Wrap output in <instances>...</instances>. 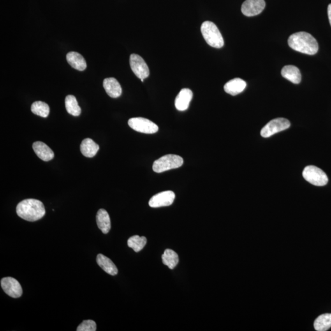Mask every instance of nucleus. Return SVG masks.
Instances as JSON below:
<instances>
[{"instance_id":"f257e3e1","label":"nucleus","mask_w":331,"mask_h":331,"mask_svg":"<svg viewBox=\"0 0 331 331\" xmlns=\"http://www.w3.org/2000/svg\"><path fill=\"white\" fill-rule=\"evenodd\" d=\"M289 47L297 52L313 55L318 50V44L316 39L307 32H300L294 33L289 37Z\"/></svg>"},{"instance_id":"f03ea898","label":"nucleus","mask_w":331,"mask_h":331,"mask_svg":"<svg viewBox=\"0 0 331 331\" xmlns=\"http://www.w3.org/2000/svg\"><path fill=\"white\" fill-rule=\"evenodd\" d=\"M16 212L20 218L28 221H36L46 214L45 205L41 201L27 199L18 204Z\"/></svg>"},{"instance_id":"7ed1b4c3","label":"nucleus","mask_w":331,"mask_h":331,"mask_svg":"<svg viewBox=\"0 0 331 331\" xmlns=\"http://www.w3.org/2000/svg\"><path fill=\"white\" fill-rule=\"evenodd\" d=\"M201 33L206 43L212 47L220 48L224 46V39L218 27L212 22L205 21L201 27Z\"/></svg>"},{"instance_id":"20e7f679","label":"nucleus","mask_w":331,"mask_h":331,"mask_svg":"<svg viewBox=\"0 0 331 331\" xmlns=\"http://www.w3.org/2000/svg\"><path fill=\"white\" fill-rule=\"evenodd\" d=\"M184 159L176 155H166L157 159L153 164V170L157 173H161L169 170L181 167Z\"/></svg>"},{"instance_id":"39448f33","label":"nucleus","mask_w":331,"mask_h":331,"mask_svg":"<svg viewBox=\"0 0 331 331\" xmlns=\"http://www.w3.org/2000/svg\"><path fill=\"white\" fill-rule=\"evenodd\" d=\"M305 180L315 186H325L328 182V177L321 169L315 166H307L302 173Z\"/></svg>"},{"instance_id":"423d86ee","label":"nucleus","mask_w":331,"mask_h":331,"mask_svg":"<svg viewBox=\"0 0 331 331\" xmlns=\"http://www.w3.org/2000/svg\"><path fill=\"white\" fill-rule=\"evenodd\" d=\"M288 120L284 118H277L266 124L261 131V135L263 138H269L279 132L285 130L290 127Z\"/></svg>"},{"instance_id":"0eeeda50","label":"nucleus","mask_w":331,"mask_h":331,"mask_svg":"<svg viewBox=\"0 0 331 331\" xmlns=\"http://www.w3.org/2000/svg\"><path fill=\"white\" fill-rule=\"evenodd\" d=\"M128 125L134 130L140 133L154 134L158 131V126L156 124L145 118H132L128 120Z\"/></svg>"},{"instance_id":"6e6552de","label":"nucleus","mask_w":331,"mask_h":331,"mask_svg":"<svg viewBox=\"0 0 331 331\" xmlns=\"http://www.w3.org/2000/svg\"><path fill=\"white\" fill-rule=\"evenodd\" d=\"M129 64L134 75L139 79H144L149 77L150 75L149 67L140 55L131 54L129 58Z\"/></svg>"},{"instance_id":"1a4fd4ad","label":"nucleus","mask_w":331,"mask_h":331,"mask_svg":"<svg viewBox=\"0 0 331 331\" xmlns=\"http://www.w3.org/2000/svg\"><path fill=\"white\" fill-rule=\"evenodd\" d=\"M1 288L11 297L18 298L22 295V288L19 282L13 277H5L1 279Z\"/></svg>"},{"instance_id":"9d476101","label":"nucleus","mask_w":331,"mask_h":331,"mask_svg":"<svg viewBox=\"0 0 331 331\" xmlns=\"http://www.w3.org/2000/svg\"><path fill=\"white\" fill-rule=\"evenodd\" d=\"M175 198V193L173 191H163L153 196L149 201V205L153 208L165 207L172 205Z\"/></svg>"},{"instance_id":"9b49d317","label":"nucleus","mask_w":331,"mask_h":331,"mask_svg":"<svg viewBox=\"0 0 331 331\" xmlns=\"http://www.w3.org/2000/svg\"><path fill=\"white\" fill-rule=\"evenodd\" d=\"M265 6V0H246L242 4L241 11L245 16L252 17L262 13Z\"/></svg>"},{"instance_id":"f8f14e48","label":"nucleus","mask_w":331,"mask_h":331,"mask_svg":"<svg viewBox=\"0 0 331 331\" xmlns=\"http://www.w3.org/2000/svg\"><path fill=\"white\" fill-rule=\"evenodd\" d=\"M193 98V92L189 89L181 90L175 98V106L178 110L184 111L189 108Z\"/></svg>"},{"instance_id":"ddd939ff","label":"nucleus","mask_w":331,"mask_h":331,"mask_svg":"<svg viewBox=\"0 0 331 331\" xmlns=\"http://www.w3.org/2000/svg\"><path fill=\"white\" fill-rule=\"evenodd\" d=\"M103 87L109 96L113 98H119L121 96L122 89L121 85L116 79L106 78L103 81Z\"/></svg>"},{"instance_id":"4468645a","label":"nucleus","mask_w":331,"mask_h":331,"mask_svg":"<svg viewBox=\"0 0 331 331\" xmlns=\"http://www.w3.org/2000/svg\"><path fill=\"white\" fill-rule=\"evenodd\" d=\"M33 149L37 156L44 161H50L54 158V153L52 150L41 141L34 142Z\"/></svg>"},{"instance_id":"2eb2a0df","label":"nucleus","mask_w":331,"mask_h":331,"mask_svg":"<svg viewBox=\"0 0 331 331\" xmlns=\"http://www.w3.org/2000/svg\"><path fill=\"white\" fill-rule=\"evenodd\" d=\"M247 84L242 79L235 78L228 81L224 86V90L227 94L236 96L242 93L246 88Z\"/></svg>"},{"instance_id":"dca6fc26","label":"nucleus","mask_w":331,"mask_h":331,"mask_svg":"<svg viewBox=\"0 0 331 331\" xmlns=\"http://www.w3.org/2000/svg\"><path fill=\"white\" fill-rule=\"evenodd\" d=\"M282 76L293 84H299L301 81V74L297 67L293 65L284 66L282 69Z\"/></svg>"},{"instance_id":"f3484780","label":"nucleus","mask_w":331,"mask_h":331,"mask_svg":"<svg viewBox=\"0 0 331 331\" xmlns=\"http://www.w3.org/2000/svg\"><path fill=\"white\" fill-rule=\"evenodd\" d=\"M66 60L73 68L78 71H84L87 68V63L84 58L78 52H69L66 55Z\"/></svg>"},{"instance_id":"a211bd4d","label":"nucleus","mask_w":331,"mask_h":331,"mask_svg":"<svg viewBox=\"0 0 331 331\" xmlns=\"http://www.w3.org/2000/svg\"><path fill=\"white\" fill-rule=\"evenodd\" d=\"M96 223L98 228L104 234H108L111 228L110 215L106 210L101 209L97 212Z\"/></svg>"},{"instance_id":"6ab92c4d","label":"nucleus","mask_w":331,"mask_h":331,"mask_svg":"<svg viewBox=\"0 0 331 331\" xmlns=\"http://www.w3.org/2000/svg\"><path fill=\"white\" fill-rule=\"evenodd\" d=\"M99 146L90 138L85 139L80 144V151L87 158H93L98 152Z\"/></svg>"},{"instance_id":"aec40b11","label":"nucleus","mask_w":331,"mask_h":331,"mask_svg":"<svg viewBox=\"0 0 331 331\" xmlns=\"http://www.w3.org/2000/svg\"><path fill=\"white\" fill-rule=\"evenodd\" d=\"M96 262L99 267L103 268L108 274L115 275L118 274L116 266L110 259L102 254H98L96 257Z\"/></svg>"},{"instance_id":"412c9836","label":"nucleus","mask_w":331,"mask_h":331,"mask_svg":"<svg viewBox=\"0 0 331 331\" xmlns=\"http://www.w3.org/2000/svg\"><path fill=\"white\" fill-rule=\"evenodd\" d=\"M161 258L164 265L167 266L170 269L176 267L179 261V256L176 252L171 249L165 250Z\"/></svg>"},{"instance_id":"4be33fe9","label":"nucleus","mask_w":331,"mask_h":331,"mask_svg":"<svg viewBox=\"0 0 331 331\" xmlns=\"http://www.w3.org/2000/svg\"><path fill=\"white\" fill-rule=\"evenodd\" d=\"M314 328L317 331H326L331 328V314L321 315L314 322Z\"/></svg>"},{"instance_id":"5701e85b","label":"nucleus","mask_w":331,"mask_h":331,"mask_svg":"<svg viewBox=\"0 0 331 331\" xmlns=\"http://www.w3.org/2000/svg\"><path fill=\"white\" fill-rule=\"evenodd\" d=\"M65 107L67 112L73 116H79L81 113V109L75 96L68 95L66 97Z\"/></svg>"},{"instance_id":"b1692460","label":"nucleus","mask_w":331,"mask_h":331,"mask_svg":"<svg viewBox=\"0 0 331 331\" xmlns=\"http://www.w3.org/2000/svg\"><path fill=\"white\" fill-rule=\"evenodd\" d=\"M31 110L34 114L46 118L49 114L50 108L47 104L45 102L36 101L32 105Z\"/></svg>"},{"instance_id":"393cba45","label":"nucleus","mask_w":331,"mask_h":331,"mask_svg":"<svg viewBox=\"0 0 331 331\" xmlns=\"http://www.w3.org/2000/svg\"><path fill=\"white\" fill-rule=\"evenodd\" d=\"M147 244L146 237H140L138 235L132 236L128 240V245L129 247L131 248L135 252H139L144 248L145 245Z\"/></svg>"},{"instance_id":"a878e982","label":"nucleus","mask_w":331,"mask_h":331,"mask_svg":"<svg viewBox=\"0 0 331 331\" xmlns=\"http://www.w3.org/2000/svg\"><path fill=\"white\" fill-rule=\"evenodd\" d=\"M78 331H96V324L94 320L88 319L80 324L77 329Z\"/></svg>"},{"instance_id":"bb28decb","label":"nucleus","mask_w":331,"mask_h":331,"mask_svg":"<svg viewBox=\"0 0 331 331\" xmlns=\"http://www.w3.org/2000/svg\"><path fill=\"white\" fill-rule=\"evenodd\" d=\"M328 15L329 20H330V23L331 26V4H329L328 7Z\"/></svg>"}]
</instances>
